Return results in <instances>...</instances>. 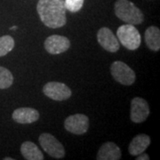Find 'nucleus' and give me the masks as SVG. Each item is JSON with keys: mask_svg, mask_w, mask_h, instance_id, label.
<instances>
[{"mask_svg": "<svg viewBox=\"0 0 160 160\" xmlns=\"http://www.w3.org/2000/svg\"><path fill=\"white\" fill-rule=\"evenodd\" d=\"M37 11L41 22L48 28L58 29L66 24L64 0H39Z\"/></svg>", "mask_w": 160, "mask_h": 160, "instance_id": "1", "label": "nucleus"}, {"mask_svg": "<svg viewBox=\"0 0 160 160\" xmlns=\"http://www.w3.org/2000/svg\"><path fill=\"white\" fill-rule=\"evenodd\" d=\"M114 9L116 16L126 23L139 25L144 20L142 12L129 0H118Z\"/></svg>", "mask_w": 160, "mask_h": 160, "instance_id": "2", "label": "nucleus"}, {"mask_svg": "<svg viewBox=\"0 0 160 160\" xmlns=\"http://www.w3.org/2000/svg\"><path fill=\"white\" fill-rule=\"evenodd\" d=\"M117 38L121 43L128 50H136L141 46L142 38L138 29L134 25L126 23L125 25L120 26L117 30Z\"/></svg>", "mask_w": 160, "mask_h": 160, "instance_id": "3", "label": "nucleus"}, {"mask_svg": "<svg viewBox=\"0 0 160 160\" xmlns=\"http://www.w3.org/2000/svg\"><path fill=\"white\" fill-rule=\"evenodd\" d=\"M40 146L47 154L53 158H62L65 156V149L62 143L53 135L48 132L42 133L38 138Z\"/></svg>", "mask_w": 160, "mask_h": 160, "instance_id": "4", "label": "nucleus"}, {"mask_svg": "<svg viewBox=\"0 0 160 160\" xmlns=\"http://www.w3.org/2000/svg\"><path fill=\"white\" fill-rule=\"evenodd\" d=\"M110 72L114 79L124 86H131L134 83L136 76L135 72L125 62L117 61L112 63Z\"/></svg>", "mask_w": 160, "mask_h": 160, "instance_id": "5", "label": "nucleus"}, {"mask_svg": "<svg viewBox=\"0 0 160 160\" xmlns=\"http://www.w3.org/2000/svg\"><path fill=\"white\" fill-rule=\"evenodd\" d=\"M43 92L53 101H66L70 98L72 92L68 86L60 82H48L43 87Z\"/></svg>", "mask_w": 160, "mask_h": 160, "instance_id": "6", "label": "nucleus"}, {"mask_svg": "<svg viewBox=\"0 0 160 160\" xmlns=\"http://www.w3.org/2000/svg\"><path fill=\"white\" fill-rule=\"evenodd\" d=\"M64 127L69 132L81 135L89 128V118L84 114H75L68 117L64 121Z\"/></svg>", "mask_w": 160, "mask_h": 160, "instance_id": "7", "label": "nucleus"}, {"mask_svg": "<svg viewBox=\"0 0 160 160\" xmlns=\"http://www.w3.org/2000/svg\"><path fill=\"white\" fill-rule=\"evenodd\" d=\"M97 40L101 46L108 52H116L119 50V41L109 28L103 27L98 30Z\"/></svg>", "mask_w": 160, "mask_h": 160, "instance_id": "8", "label": "nucleus"}, {"mask_svg": "<svg viewBox=\"0 0 160 160\" xmlns=\"http://www.w3.org/2000/svg\"><path fill=\"white\" fill-rule=\"evenodd\" d=\"M149 115V107L148 102L140 97H135L132 100L131 114L130 118L133 123H142Z\"/></svg>", "mask_w": 160, "mask_h": 160, "instance_id": "9", "label": "nucleus"}, {"mask_svg": "<svg viewBox=\"0 0 160 160\" xmlns=\"http://www.w3.org/2000/svg\"><path fill=\"white\" fill-rule=\"evenodd\" d=\"M70 46V41L68 38L52 35L48 37L45 41V48L51 54H60L66 52Z\"/></svg>", "mask_w": 160, "mask_h": 160, "instance_id": "10", "label": "nucleus"}, {"mask_svg": "<svg viewBox=\"0 0 160 160\" xmlns=\"http://www.w3.org/2000/svg\"><path fill=\"white\" fill-rule=\"evenodd\" d=\"M39 118V112L33 108H19L12 113V119L19 124H31Z\"/></svg>", "mask_w": 160, "mask_h": 160, "instance_id": "11", "label": "nucleus"}, {"mask_svg": "<svg viewBox=\"0 0 160 160\" xmlns=\"http://www.w3.org/2000/svg\"><path fill=\"white\" fill-rule=\"evenodd\" d=\"M121 150L114 142H108L102 145L97 153V160H118L121 158Z\"/></svg>", "mask_w": 160, "mask_h": 160, "instance_id": "12", "label": "nucleus"}, {"mask_svg": "<svg viewBox=\"0 0 160 160\" xmlns=\"http://www.w3.org/2000/svg\"><path fill=\"white\" fill-rule=\"evenodd\" d=\"M150 145V138L147 134H138L132 140L129 145V153L132 156H138L144 152Z\"/></svg>", "mask_w": 160, "mask_h": 160, "instance_id": "13", "label": "nucleus"}, {"mask_svg": "<svg viewBox=\"0 0 160 160\" xmlns=\"http://www.w3.org/2000/svg\"><path fill=\"white\" fill-rule=\"evenodd\" d=\"M146 45L150 50L155 52L159 51L160 49V29L156 26H150L146 29L145 34Z\"/></svg>", "mask_w": 160, "mask_h": 160, "instance_id": "14", "label": "nucleus"}, {"mask_svg": "<svg viewBox=\"0 0 160 160\" xmlns=\"http://www.w3.org/2000/svg\"><path fill=\"white\" fill-rule=\"evenodd\" d=\"M21 152L27 160H44V155L39 148L31 142H25L21 146Z\"/></svg>", "mask_w": 160, "mask_h": 160, "instance_id": "15", "label": "nucleus"}, {"mask_svg": "<svg viewBox=\"0 0 160 160\" xmlns=\"http://www.w3.org/2000/svg\"><path fill=\"white\" fill-rule=\"evenodd\" d=\"M14 39L11 36L0 37V57H3L9 53L14 48Z\"/></svg>", "mask_w": 160, "mask_h": 160, "instance_id": "16", "label": "nucleus"}, {"mask_svg": "<svg viewBox=\"0 0 160 160\" xmlns=\"http://www.w3.org/2000/svg\"><path fill=\"white\" fill-rule=\"evenodd\" d=\"M13 83V76L9 69L0 66V89L9 88Z\"/></svg>", "mask_w": 160, "mask_h": 160, "instance_id": "17", "label": "nucleus"}, {"mask_svg": "<svg viewBox=\"0 0 160 160\" xmlns=\"http://www.w3.org/2000/svg\"><path fill=\"white\" fill-rule=\"evenodd\" d=\"M85 0H64V5L66 10L71 12H77L83 7Z\"/></svg>", "mask_w": 160, "mask_h": 160, "instance_id": "18", "label": "nucleus"}, {"mask_svg": "<svg viewBox=\"0 0 160 160\" xmlns=\"http://www.w3.org/2000/svg\"><path fill=\"white\" fill-rule=\"evenodd\" d=\"M149 157L148 154H145V153H142V154L138 155V157L136 158V160H149Z\"/></svg>", "mask_w": 160, "mask_h": 160, "instance_id": "19", "label": "nucleus"}, {"mask_svg": "<svg viewBox=\"0 0 160 160\" xmlns=\"http://www.w3.org/2000/svg\"><path fill=\"white\" fill-rule=\"evenodd\" d=\"M12 30H15V29H17V26H12V27H11Z\"/></svg>", "mask_w": 160, "mask_h": 160, "instance_id": "20", "label": "nucleus"}, {"mask_svg": "<svg viewBox=\"0 0 160 160\" xmlns=\"http://www.w3.org/2000/svg\"><path fill=\"white\" fill-rule=\"evenodd\" d=\"M4 160H13V158H5Z\"/></svg>", "mask_w": 160, "mask_h": 160, "instance_id": "21", "label": "nucleus"}]
</instances>
